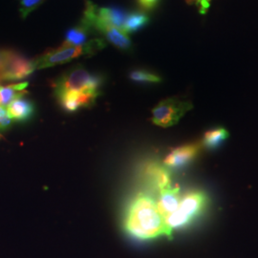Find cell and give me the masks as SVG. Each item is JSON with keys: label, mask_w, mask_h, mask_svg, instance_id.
Returning a JSON list of instances; mask_svg holds the SVG:
<instances>
[{"label": "cell", "mask_w": 258, "mask_h": 258, "mask_svg": "<svg viewBox=\"0 0 258 258\" xmlns=\"http://www.w3.org/2000/svg\"><path fill=\"white\" fill-rule=\"evenodd\" d=\"M124 229L129 235L140 240L154 239L162 235L171 237L156 201L146 194H139L130 204Z\"/></svg>", "instance_id": "1"}, {"label": "cell", "mask_w": 258, "mask_h": 258, "mask_svg": "<svg viewBox=\"0 0 258 258\" xmlns=\"http://www.w3.org/2000/svg\"><path fill=\"white\" fill-rule=\"evenodd\" d=\"M104 41L101 38L89 40L83 46H73L63 42L60 46L49 49L35 59L37 69H43L55 65L63 64L80 55H93L104 47Z\"/></svg>", "instance_id": "2"}, {"label": "cell", "mask_w": 258, "mask_h": 258, "mask_svg": "<svg viewBox=\"0 0 258 258\" xmlns=\"http://www.w3.org/2000/svg\"><path fill=\"white\" fill-rule=\"evenodd\" d=\"M102 84V76L92 74L82 66H77L58 78L53 84V87L55 94L76 91L100 95Z\"/></svg>", "instance_id": "3"}, {"label": "cell", "mask_w": 258, "mask_h": 258, "mask_svg": "<svg viewBox=\"0 0 258 258\" xmlns=\"http://www.w3.org/2000/svg\"><path fill=\"white\" fill-rule=\"evenodd\" d=\"M207 204L208 197L202 191H191L182 197L178 210L165 218L170 235L173 230L184 228L202 214Z\"/></svg>", "instance_id": "4"}, {"label": "cell", "mask_w": 258, "mask_h": 258, "mask_svg": "<svg viewBox=\"0 0 258 258\" xmlns=\"http://www.w3.org/2000/svg\"><path fill=\"white\" fill-rule=\"evenodd\" d=\"M191 108L192 104L189 102L166 99L153 108L151 120L159 126L169 127L178 123L180 119Z\"/></svg>", "instance_id": "5"}, {"label": "cell", "mask_w": 258, "mask_h": 258, "mask_svg": "<svg viewBox=\"0 0 258 258\" xmlns=\"http://www.w3.org/2000/svg\"><path fill=\"white\" fill-rule=\"evenodd\" d=\"M35 60H31L19 52L8 50L6 64L0 74V80L19 81L29 77L36 70Z\"/></svg>", "instance_id": "6"}, {"label": "cell", "mask_w": 258, "mask_h": 258, "mask_svg": "<svg viewBox=\"0 0 258 258\" xmlns=\"http://www.w3.org/2000/svg\"><path fill=\"white\" fill-rule=\"evenodd\" d=\"M55 95L59 105L66 112H69V113L75 112L83 107L91 106L99 96L98 94H94V93L76 92V91H67V92L58 93Z\"/></svg>", "instance_id": "7"}, {"label": "cell", "mask_w": 258, "mask_h": 258, "mask_svg": "<svg viewBox=\"0 0 258 258\" xmlns=\"http://www.w3.org/2000/svg\"><path fill=\"white\" fill-rule=\"evenodd\" d=\"M144 177L149 185L154 187L159 192L172 186L171 175L168 168L155 162H151L146 166L144 169Z\"/></svg>", "instance_id": "8"}, {"label": "cell", "mask_w": 258, "mask_h": 258, "mask_svg": "<svg viewBox=\"0 0 258 258\" xmlns=\"http://www.w3.org/2000/svg\"><path fill=\"white\" fill-rule=\"evenodd\" d=\"M200 145L191 144L173 149L164 161V166L167 168H179L187 165L197 156Z\"/></svg>", "instance_id": "9"}, {"label": "cell", "mask_w": 258, "mask_h": 258, "mask_svg": "<svg viewBox=\"0 0 258 258\" xmlns=\"http://www.w3.org/2000/svg\"><path fill=\"white\" fill-rule=\"evenodd\" d=\"M181 199L182 197L178 187L170 186L159 192V198L156 202L157 207L164 218L178 210Z\"/></svg>", "instance_id": "10"}, {"label": "cell", "mask_w": 258, "mask_h": 258, "mask_svg": "<svg viewBox=\"0 0 258 258\" xmlns=\"http://www.w3.org/2000/svg\"><path fill=\"white\" fill-rule=\"evenodd\" d=\"M7 112L12 120L26 121L34 116L35 105L30 100L21 97L10 103L7 107Z\"/></svg>", "instance_id": "11"}, {"label": "cell", "mask_w": 258, "mask_h": 258, "mask_svg": "<svg viewBox=\"0 0 258 258\" xmlns=\"http://www.w3.org/2000/svg\"><path fill=\"white\" fill-rule=\"evenodd\" d=\"M104 38L121 51H130L132 49V42L128 36L120 29L114 27H106L100 33Z\"/></svg>", "instance_id": "12"}, {"label": "cell", "mask_w": 258, "mask_h": 258, "mask_svg": "<svg viewBox=\"0 0 258 258\" xmlns=\"http://www.w3.org/2000/svg\"><path fill=\"white\" fill-rule=\"evenodd\" d=\"M27 86V83H20L0 87V106H8L11 102L23 97L26 94Z\"/></svg>", "instance_id": "13"}, {"label": "cell", "mask_w": 258, "mask_h": 258, "mask_svg": "<svg viewBox=\"0 0 258 258\" xmlns=\"http://www.w3.org/2000/svg\"><path fill=\"white\" fill-rule=\"evenodd\" d=\"M149 20L150 19L148 14H146L145 12L137 11L130 13L126 17L121 31L126 35L138 32L148 25Z\"/></svg>", "instance_id": "14"}, {"label": "cell", "mask_w": 258, "mask_h": 258, "mask_svg": "<svg viewBox=\"0 0 258 258\" xmlns=\"http://www.w3.org/2000/svg\"><path fill=\"white\" fill-rule=\"evenodd\" d=\"M90 32L88 28L80 23L78 26L66 32L64 42L73 46H83L87 43V37Z\"/></svg>", "instance_id": "15"}, {"label": "cell", "mask_w": 258, "mask_h": 258, "mask_svg": "<svg viewBox=\"0 0 258 258\" xmlns=\"http://www.w3.org/2000/svg\"><path fill=\"white\" fill-rule=\"evenodd\" d=\"M229 137V132L223 127L212 129L205 133L203 143L207 148H213L218 147L222 142Z\"/></svg>", "instance_id": "16"}, {"label": "cell", "mask_w": 258, "mask_h": 258, "mask_svg": "<svg viewBox=\"0 0 258 258\" xmlns=\"http://www.w3.org/2000/svg\"><path fill=\"white\" fill-rule=\"evenodd\" d=\"M129 78L131 81L138 83H159L162 82L160 76L146 69L133 70L129 74Z\"/></svg>", "instance_id": "17"}, {"label": "cell", "mask_w": 258, "mask_h": 258, "mask_svg": "<svg viewBox=\"0 0 258 258\" xmlns=\"http://www.w3.org/2000/svg\"><path fill=\"white\" fill-rule=\"evenodd\" d=\"M43 0H19V12L23 19L27 18L28 16L35 10L39 7Z\"/></svg>", "instance_id": "18"}, {"label": "cell", "mask_w": 258, "mask_h": 258, "mask_svg": "<svg viewBox=\"0 0 258 258\" xmlns=\"http://www.w3.org/2000/svg\"><path fill=\"white\" fill-rule=\"evenodd\" d=\"M12 123V119L5 107L0 106V130L8 128Z\"/></svg>", "instance_id": "19"}, {"label": "cell", "mask_w": 258, "mask_h": 258, "mask_svg": "<svg viewBox=\"0 0 258 258\" xmlns=\"http://www.w3.org/2000/svg\"><path fill=\"white\" fill-rule=\"evenodd\" d=\"M185 1L189 5H194V4L197 5L200 14L205 15L207 13V11L210 8V6H211V1L212 0H185Z\"/></svg>", "instance_id": "20"}, {"label": "cell", "mask_w": 258, "mask_h": 258, "mask_svg": "<svg viewBox=\"0 0 258 258\" xmlns=\"http://www.w3.org/2000/svg\"><path fill=\"white\" fill-rule=\"evenodd\" d=\"M161 0H137L139 6L146 11L155 9Z\"/></svg>", "instance_id": "21"}, {"label": "cell", "mask_w": 258, "mask_h": 258, "mask_svg": "<svg viewBox=\"0 0 258 258\" xmlns=\"http://www.w3.org/2000/svg\"><path fill=\"white\" fill-rule=\"evenodd\" d=\"M8 55V50H0V74L3 71Z\"/></svg>", "instance_id": "22"}]
</instances>
